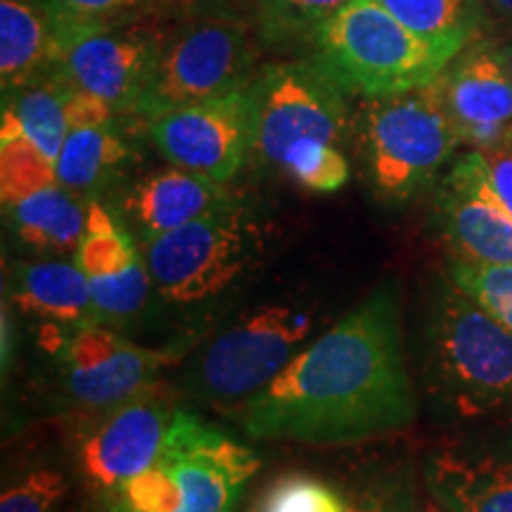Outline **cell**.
<instances>
[{
  "instance_id": "1",
  "label": "cell",
  "mask_w": 512,
  "mask_h": 512,
  "mask_svg": "<svg viewBox=\"0 0 512 512\" xmlns=\"http://www.w3.org/2000/svg\"><path fill=\"white\" fill-rule=\"evenodd\" d=\"M418 394L403 354L399 294L387 283L245 399L252 439L361 444L411 427Z\"/></svg>"
},
{
  "instance_id": "2",
  "label": "cell",
  "mask_w": 512,
  "mask_h": 512,
  "mask_svg": "<svg viewBox=\"0 0 512 512\" xmlns=\"http://www.w3.org/2000/svg\"><path fill=\"white\" fill-rule=\"evenodd\" d=\"M425 380L458 418H512V330L453 280L439 285L425 325Z\"/></svg>"
},
{
  "instance_id": "3",
  "label": "cell",
  "mask_w": 512,
  "mask_h": 512,
  "mask_svg": "<svg viewBox=\"0 0 512 512\" xmlns=\"http://www.w3.org/2000/svg\"><path fill=\"white\" fill-rule=\"evenodd\" d=\"M256 38L245 17L221 0L174 17L131 117L152 119L233 93L254 81Z\"/></svg>"
},
{
  "instance_id": "4",
  "label": "cell",
  "mask_w": 512,
  "mask_h": 512,
  "mask_svg": "<svg viewBox=\"0 0 512 512\" xmlns=\"http://www.w3.org/2000/svg\"><path fill=\"white\" fill-rule=\"evenodd\" d=\"M259 456L197 415L176 411L155 465L114 489L117 512H233Z\"/></svg>"
},
{
  "instance_id": "5",
  "label": "cell",
  "mask_w": 512,
  "mask_h": 512,
  "mask_svg": "<svg viewBox=\"0 0 512 512\" xmlns=\"http://www.w3.org/2000/svg\"><path fill=\"white\" fill-rule=\"evenodd\" d=\"M309 43L313 62L344 93L363 98L427 86L456 57L403 27L377 0L349 3Z\"/></svg>"
},
{
  "instance_id": "6",
  "label": "cell",
  "mask_w": 512,
  "mask_h": 512,
  "mask_svg": "<svg viewBox=\"0 0 512 512\" xmlns=\"http://www.w3.org/2000/svg\"><path fill=\"white\" fill-rule=\"evenodd\" d=\"M358 138L373 188L387 202L418 195L463 145L446 112L439 76L413 91L368 98L358 112Z\"/></svg>"
},
{
  "instance_id": "7",
  "label": "cell",
  "mask_w": 512,
  "mask_h": 512,
  "mask_svg": "<svg viewBox=\"0 0 512 512\" xmlns=\"http://www.w3.org/2000/svg\"><path fill=\"white\" fill-rule=\"evenodd\" d=\"M256 105L254 152L283 171L304 145L342 147L349 131V107L342 88L316 62H273L252 81Z\"/></svg>"
},
{
  "instance_id": "8",
  "label": "cell",
  "mask_w": 512,
  "mask_h": 512,
  "mask_svg": "<svg viewBox=\"0 0 512 512\" xmlns=\"http://www.w3.org/2000/svg\"><path fill=\"white\" fill-rule=\"evenodd\" d=\"M311 330V313L294 306H266L221 332L204 349L190 368L188 387L204 399H249L283 373Z\"/></svg>"
},
{
  "instance_id": "9",
  "label": "cell",
  "mask_w": 512,
  "mask_h": 512,
  "mask_svg": "<svg viewBox=\"0 0 512 512\" xmlns=\"http://www.w3.org/2000/svg\"><path fill=\"white\" fill-rule=\"evenodd\" d=\"M247 252V226L233 204L145 242V266L162 297L192 304L226 290L245 268Z\"/></svg>"
},
{
  "instance_id": "10",
  "label": "cell",
  "mask_w": 512,
  "mask_h": 512,
  "mask_svg": "<svg viewBox=\"0 0 512 512\" xmlns=\"http://www.w3.org/2000/svg\"><path fill=\"white\" fill-rule=\"evenodd\" d=\"M152 143L169 164L228 183L254 152L256 105L252 83L147 124Z\"/></svg>"
},
{
  "instance_id": "11",
  "label": "cell",
  "mask_w": 512,
  "mask_h": 512,
  "mask_svg": "<svg viewBox=\"0 0 512 512\" xmlns=\"http://www.w3.org/2000/svg\"><path fill=\"white\" fill-rule=\"evenodd\" d=\"M171 19L150 15L98 31L69 48L57 67L69 86L110 102L117 114H131L145 91Z\"/></svg>"
},
{
  "instance_id": "12",
  "label": "cell",
  "mask_w": 512,
  "mask_h": 512,
  "mask_svg": "<svg viewBox=\"0 0 512 512\" xmlns=\"http://www.w3.org/2000/svg\"><path fill=\"white\" fill-rule=\"evenodd\" d=\"M441 95L460 143L486 150L512 128V69L498 36L470 41L439 74Z\"/></svg>"
},
{
  "instance_id": "13",
  "label": "cell",
  "mask_w": 512,
  "mask_h": 512,
  "mask_svg": "<svg viewBox=\"0 0 512 512\" xmlns=\"http://www.w3.org/2000/svg\"><path fill=\"white\" fill-rule=\"evenodd\" d=\"M169 401L155 387L145 389L105 415L83 434L79 444L81 472L105 491L119 489L155 465L162 453L171 418Z\"/></svg>"
},
{
  "instance_id": "14",
  "label": "cell",
  "mask_w": 512,
  "mask_h": 512,
  "mask_svg": "<svg viewBox=\"0 0 512 512\" xmlns=\"http://www.w3.org/2000/svg\"><path fill=\"white\" fill-rule=\"evenodd\" d=\"M437 223L458 259L512 264V216L491 188L479 150L458 157L441 181Z\"/></svg>"
},
{
  "instance_id": "15",
  "label": "cell",
  "mask_w": 512,
  "mask_h": 512,
  "mask_svg": "<svg viewBox=\"0 0 512 512\" xmlns=\"http://www.w3.org/2000/svg\"><path fill=\"white\" fill-rule=\"evenodd\" d=\"M425 484L446 512H512V441L439 448L425 458Z\"/></svg>"
},
{
  "instance_id": "16",
  "label": "cell",
  "mask_w": 512,
  "mask_h": 512,
  "mask_svg": "<svg viewBox=\"0 0 512 512\" xmlns=\"http://www.w3.org/2000/svg\"><path fill=\"white\" fill-rule=\"evenodd\" d=\"M228 207L233 197L226 183L174 164L140 178L124 197V214L143 242Z\"/></svg>"
},
{
  "instance_id": "17",
  "label": "cell",
  "mask_w": 512,
  "mask_h": 512,
  "mask_svg": "<svg viewBox=\"0 0 512 512\" xmlns=\"http://www.w3.org/2000/svg\"><path fill=\"white\" fill-rule=\"evenodd\" d=\"M67 41L43 0H0V83L3 93L55 74Z\"/></svg>"
},
{
  "instance_id": "18",
  "label": "cell",
  "mask_w": 512,
  "mask_h": 512,
  "mask_svg": "<svg viewBox=\"0 0 512 512\" xmlns=\"http://www.w3.org/2000/svg\"><path fill=\"white\" fill-rule=\"evenodd\" d=\"M171 361L176 356L169 351L143 349L124 339L91 366L64 368V387L81 406L107 411L155 387V375Z\"/></svg>"
},
{
  "instance_id": "19",
  "label": "cell",
  "mask_w": 512,
  "mask_h": 512,
  "mask_svg": "<svg viewBox=\"0 0 512 512\" xmlns=\"http://www.w3.org/2000/svg\"><path fill=\"white\" fill-rule=\"evenodd\" d=\"M88 202L76 192L62 188L60 183L31 192L12 207H5L10 214L12 228L19 240L41 252H76L86 233Z\"/></svg>"
},
{
  "instance_id": "20",
  "label": "cell",
  "mask_w": 512,
  "mask_h": 512,
  "mask_svg": "<svg viewBox=\"0 0 512 512\" xmlns=\"http://www.w3.org/2000/svg\"><path fill=\"white\" fill-rule=\"evenodd\" d=\"M131 157V147L114 121L72 128L57 155L55 176L62 188L86 197L105 188Z\"/></svg>"
},
{
  "instance_id": "21",
  "label": "cell",
  "mask_w": 512,
  "mask_h": 512,
  "mask_svg": "<svg viewBox=\"0 0 512 512\" xmlns=\"http://www.w3.org/2000/svg\"><path fill=\"white\" fill-rule=\"evenodd\" d=\"M15 304L22 311L57 320L83 323L93 313L88 278L69 261H41L19 271Z\"/></svg>"
},
{
  "instance_id": "22",
  "label": "cell",
  "mask_w": 512,
  "mask_h": 512,
  "mask_svg": "<svg viewBox=\"0 0 512 512\" xmlns=\"http://www.w3.org/2000/svg\"><path fill=\"white\" fill-rule=\"evenodd\" d=\"M3 95L0 119L12 121L50 162H57L64 138L72 131L67 119L69 83L55 72Z\"/></svg>"
},
{
  "instance_id": "23",
  "label": "cell",
  "mask_w": 512,
  "mask_h": 512,
  "mask_svg": "<svg viewBox=\"0 0 512 512\" xmlns=\"http://www.w3.org/2000/svg\"><path fill=\"white\" fill-rule=\"evenodd\" d=\"M403 27L434 46L458 55L467 43L484 34L479 0H377Z\"/></svg>"
},
{
  "instance_id": "24",
  "label": "cell",
  "mask_w": 512,
  "mask_h": 512,
  "mask_svg": "<svg viewBox=\"0 0 512 512\" xmlns=\"http://www.w3.org/2000/svg\"><path fill=\"white\" fill-rule=\"evenodd\" d=\"M74 264L88 280L114 278L140 264L136 242L95 200L88 202L86 233L74 252Z\"/></svg>"
},
{
  "instance_id": "25",
  "label": "cell",
  "mask_w": 512,
  "mask_h": 512,
  "mask_svg": "<svg viewBox=\"0 0 512 512\" xmlns=\"http://www.w3.org/2000/svg\"><path fill=\"white\" fill-rule=\"evenodd\" d=\"M55 162L8 119H0V197L12 207L31 192L55 185Z\"/></svg>"
},
{
  "instance_id": "26",
  "label": "cell",
  "mask_w": 512,
  "mask_h": 512,
  "mask_svg": "<svg viewBox=\"0 0 512 512\" xmlns=\"http://www.w3.org/2000/svg\"><path fill=\"white\" fill-rule=\"evenodd\" d=\"M354 0H254V29L266 43L311 41V36Z\"/></svg>"
},
{
  "instance_id": "27",
  "label": "cell",
  "mask_w": 512,
  "mask_h": 512,
  "mask_svg": "<svg viewBox=\"0 0 512 512\" xmlns=\"http://www.w3.org/2000/svg\"><path fill=\"white\" fill-rule=\"evenodd\" d=\"M43 3L55 15L69 48L98 31L157 15L150 0H43Z\"/></svg>"
},
{
  "instance_id": "28",
  "label": "cell",
  "mask_w": 512,
  "mask_h": 512,
  "mask_svg": "<svg viewBox=\"0 0 512 512\" xmlns=\"http://www.w3.org/2000/svg\"><path fill=\"white\" fill-rule=\"evenodd\" d=\"M448 278L472 302L512 330V264H479V261L451 259Z\"/></svg>"
},
{
  "instance_id": "29",
  "label": "cell",
  "mask_w": 512,
  "mask_h": 512,
  "mask_svg": "<svg viewBox=\"0 0 512 512\" xmlns=\"http://www.w3.org/2000/svg\"><path fill=\"white\" fill-rule=\"evenodd\" d=\"M349 503L335 486L311 475L278 477L261 494L254 512H347Z\"/></svg>"
},
{
  "instance_id": "30",
  "label": "cell",
  "mask_w": 512,
  "mask_h": 512,
  "mask_svg": "<svg viewBox=\"0 0 512 512\" xmlns=\"http://www.w3.org/2000/svg\"><path fill=\"white\" fill-rule=\"evenodd\" d=\"M283 174L292 178L294 183L302 185L311 192H337L349 181V162L344 157L342 147L328 143H313L299 147L294 155L287 159Z\"/></svg>"
},
{
  "instance_id": "31",
  "label": "cell",
  "mask_w": 512,
  "mask_h": 512,
  "mask_svg": "<svg viewBox=\"0 0 512 512\" xmlns=\"http://www.w3.org/2000/svg\"><path fill=\"white\" fill-rule=\"evenodd\" d=\"M67 479L60 472L31 470L0 496V512H53L67 494Z\"/></svg>"
},
{
  "instance_id": "32",
  "label": "cell",
  "mask_w": 512,
  "mask_h": 512,
  "mask_svg": "<svg viewBox=\"0 0 512 512\" xmlns=\"http://www.w3.org/2000/svg\"><path fill=\"white\" fill-rule=\"evenodd\" d=\"M411 470H394L377 477L349 501L347 512H420Z\"/></svg>"
},
{
  "instance_id": "33",
  "label": "cell",
  "mask_w": 512,
  "mask_h": 512,
  "mask_svg": "<svg viewBox=\"0 0 512 512\" xmlns=\"http://www.w3.org/2000/svg\"><path fill=\"white\" fill-rule=\"evenodd\" d=\"M114 117H117V110H114L110 102L69 86V98H67L69 128L102 126V124H110V121H114Z\"/></svg>"
},
{
  "instance_id": "34",
  "label": "cell",
  "mask_w": 512,
  "mask_h": 512,
  "mask_svg": "<svg viewBox=\"0 0 512 512\" xmlns=\"http://www.w3.org/2000/svg\"><path fill=\"white\" fill-rule=\"evenodd\" d=\"M484 157L486 176H489L491 188H494L496 197L503 202V207L510 211L512 216V143L503 140L494 147L479 150Z\"/></svg>"
},
{
  "instance_id": "35",
  "label": "cell",
  "mask_w": 512,
  "mask_h": 512,
  "mask_svg": "<svg viewBox=\"0 0 512 512\" xmlns=\"http://www.w3.org/2000/svg\"><path fill=\"white\" fill-rule=\"evenodd\" d=\"M484 15V34L512 36V0H479Z\"/></svg>"
},
{
  "instance_id": "36",
  "label": "cell",
  "mask_w": 512,
  "mask_h": 512,
  "mask_svg": "<svg viewBox=\"0 0 512 512\" xmlns=\"http://www.w3.org/2000/svg\"><path fill=\"white\" fill-rule=\"evenodd\" d=\"M200 3H204V0H150V5L155 8L157 15L166 19L181 17L192 8H197Z\"/></svg>"
},
{
  "instance_id": "37",
  "label": "cell",
  "mask_w": 512,
  "mask_h": 512,
  "mask_svg": "<svg viewBox=\"0 0 512 512\" xmlns=\"http://www.w3.org/2000/svg\"><path fill=\"white\" fill-rule=\"evenodd\" d=\"M420 512H446L444 508H441V505L434 501V498H430V501H425L422 503V510Z\"/></svg>"
},
{
  "instance_id": "38",
  "label": "cell",
  "mask_w": 512,
  "mask_h": 512,
  "mask_svg": "<svg viewBox=\"0 0 512 512\" xmlns=\"http://www.w3.org/2000/svg\"><path fill=\"white\" fill-rule=\"evenodd\" d=\"M501 41H503L505 50H508V60H510V69H512V36H505V38H501Z\"/></svg>"
},
{
  "instance_id": "39",
  "label": "cell",
  "mask_w": 512,
  "mask_h": 512,
  "mask_svg": "<svg viewBox=\"0 0 512 512\" xmlns=\"http://www.w3.org/2000/svg\"><path fill=\"white\" fill-rule=\"evenodd\" d=\"M505 140H510V143H512V128H510V133H508V138H505Z\"/></svg>"
},
{
  "instance_id": "40",
  "label": "cell",
  "mask_w": 512,
  "mask_h": 512,
  "mask_svg": "<svg viewBox=\"0 0 512 512\" xmlns=\"http://www.w3.org/2000/svg\"><path fill=\"white\" fill-rule=\"evenodd\" d=\"M240 3H252L254 5V0H240Z\"/></svg>"
}]
</instances>
